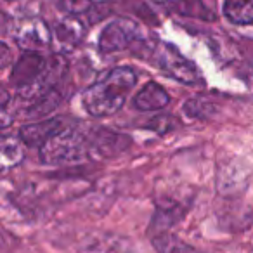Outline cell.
<instances>
[{"label": "cell", "instance_id": "6da1fadb", "mask_svg": "<svg viewBox=\"0 0 253 253\" xmlns=\"http://www.w3.org/2000/svg\"><path fill=\"white\" fill-rule=\"evenodd\" d=\"M135 82L137 77L130 68L118 66L111 70L84 92L82 101L87 113L95 118H106L118 113L135 87Z\"/></svg>", "mask_w": 253, "mask_h": 253}, {"label": "cell", "instance_id": "7a4b0ae2", "mask_svg": "<svg viewBox=\"0 0 253 253\" xmlns=\"http://www.w3.org/2000/svg\"><path fill=\"white\" fill-rule=\"evenodd\" d=\"M92 151L90 135L75 126H64L40 148V160L50 167H66L82 163Z\"/></svg>", "mask_w": 253, "mask_h": 253}, {"label": "cell", "instance_id": "3957f363", "mask_svg": "<svg viewBox=\"0 0 253 253\" xmlns=\"http://www.w3.org/2000/svg\"><path fill=\"white\" fill-rule=\"evenodd\" d=\"M139 37H141V32H139L137 23L125 18L115 19L102 30L101 37H99V49L104 54L120 52V50L128 49L134 42H137Z\"/></svg>", "mask_w": 253, "mask_h": 253}, {"label": "cell", "instance_id": "277c9868", "mask_svg": "<svg viewBox=\"0 0 253 253\" xmlns=\"http://www.w3.org/2000/svg\"><path fill=\"white\" fill-rule=\"evenodd\" d=\"M12 37L19 49H23L25 52H40L52 42V30L42 19L28 18L16 25Z\"/></svg>", "mask_w": 253, "mask_h": 253}, {"label": "cell", "instance_id": "5b68a950", "mask_svg": "<svg viewBox=\"0 0 253 253\" xmlns=\"http://www.w3.org/2000/svg\"><path fill=\"white\" fill-rule=\"evenodd\" d=\"M155 54H156L155 59L160 64V68L163 71H167L170 77L175 78V80H180L184 84H196L200 80L196 66H193L186 57L180 56L175 50V47L162 43L156 49Z\"/></svg>", "mask_w": 253, "mask_h": 253}, {"label": "cell", "instance_id": "8992f818", "mask_svg": "<svg viewBox=\"0 0 253 253\" xmlns=\"http://www.w3.org/2000/svg\"><path fill=\"white\" fill-rule=\"evenodd\" d=\"M64 128V122L61 118H47L42 122L30 123L21 126L19 137L26 146H40L42 148L49 139H52L59 130Z\"/></svg>", "mask_w": 253, "mask_h": 253}, {"label": "cell", "instance_id": "52a82bcc", "mask_svg": "<svg viewBox=\"0 0 253 253\" xmlns=\"http://www.w3.org/2000/svg\"><path fill=\"white\" fill-rule=\"evenodd\" d=\"M84 37L85 25L78 16H66L63 21L57 23L52 32V40H56L57 45L64 47V49H73L82 42Z\"/></svg>", "mask_w": 253, "mask_h": 253}, {"label": "cell", "instance_id": "ba28073f", "mask_svg": "<svg viewBox=\"0 0 253 253\" xmlns=\"http://www.w3.org/2000/svg\"><path fill=\"white\" fill-rule=\"evenodd\" d=\"M169 102V92L156 82L146 84L134 99V106L137 109H141V111H158V109L167 108Z\"/></svg>", "mask_w": 253, "mask_h": 253}, {"label": "cell", "instance_id": "9c48e42d", "mask_svg": "<svg viewBox=\"0 0 253 253\" xmlns=\"http://www.w3.org/2000/svg\"><path fill=\"white\" fill-rule=\"evenodd\" d=\"M25 142L23 139L14 137V135H5L2 139V146H0V162H2V170L14 169L16 165L23 162L25 158Z\"/></svg>", "mask_w": 253, "mask_h": 253}, {"label": "cell", "instance_id": "30bf717a", "mask_svg": "<svg viewBox=\"0 0 253 253\" xmlns=\"http://www.w3.org/2000/svg\"><path fill=\"white\" fill-rule=\"evenodd\" d=\"M224 14L234 25L253 23V0H225Z\"/></svg>", "mask_w": 253, "mask_h": 253}, {"label": "cell", "instance_id": "8fae6325", "mask_svg": "<svg viewBox=\"0 0 253 253\" xmlns=\"http://www.w3.org/2000/svg\"><path fill=\"white\" fill-rule=\"evenodd\" d=\"M213 104H211L208 99H203V97H194V99H189L186 104V113L191 115L194 118H207L213 113Z\"/></svg>", "mask_w": 253, "mask_h": 253}, {"label": "cell", "instance_id": "7c38bea8", "mask_svg": "<svg viewBox=\"0 0 253 253\" xmlns=\"http://www.w3.org/2000/svg\"><path fill=\"white\" fill-rule=\"evenodd\" d=\"M155 246L158 248L160 253H193L186 245L177 241L175 238H170V236H160V238H156Z\"/></svg>", "mask_w": 253, "mask_h": 253}, {"label": "cell", "instance_id": "4fadbf2b", "mask_svg": "<svg viewBox=\"0 0 253 253\" xmlns=\"http://www.w3.org/2000/svg\"><path fill=\"white\" fill-rule=\"evenodd\" d=\"M56 5L68 16H78L87 12L90 7V0H56Z\"/></svg>", "mask_w": 253, "mask_h": 253}, {"label": "cell", "instance_id": "5bb4252c", "mask_svg": "<svg viewBox=\"0 0 253 253\" xmlns=\"http://www.w3.org/2000/svg\"><path fill=\"white\" fill-rule=\"evenodd\" d=\"M9 94L7 90H4V95H2V128H7L9 123L12 122V118H14V115H11L9 113Z\"/></svg>", "mask_w": 253, "mask_h": 253}, {"label": "cell", "instance_id": "9a60e30c", "mask_svg": "<svg viewBox=\"0 0 253 253\" xmlns=\"http://www.w3.org/2000/svg\"><path fill=\"white\" fill-rule=\"evenodd\" d=\"M156 4H169V2H173V0H153Z\"/></svg>", "mask_w": 253, "mask_h": 253}]
</instances>
